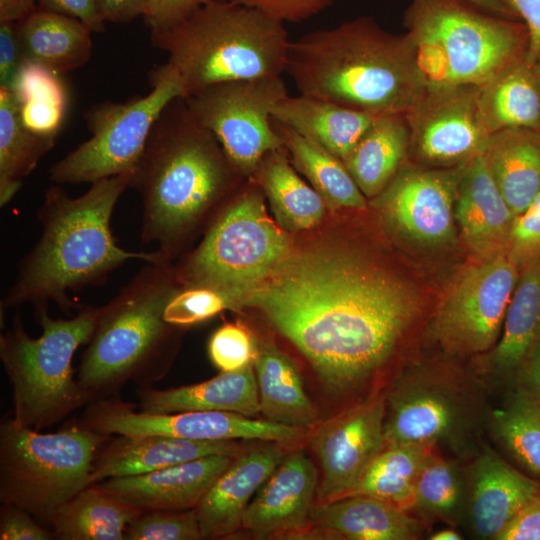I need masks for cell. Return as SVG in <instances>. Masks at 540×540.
<instances>
[{"label": "cell", "instance_id": "obj_1", "mask_svg": "<svg viewBox=\"0 0 540 540\" xmlns=\"http://www.w3.org/2000/svg\"><path fill=\"white\" fill-rule=\"evenodd\" d=\"M244 304L261 310L350 406L385 393L407 365L400 360L423 312L404 280L338 249L288 255Z\"/></svg>", "mask_w": 540, "mask_h": 540}, {"label": "cell", "instance_id": "obj_2", "mask_svg": "<svg viewBox=\"0 0 540 540\" xmlns=\"http://www.w3.org/2000/svg\"><path fill=\"white\" fill-rule=\"evenodd\" d=\"M131 174L97 180L79 197H71L55 183L46 190L37 212L41 235L20 260L2 306L30 304L38 310L52 301L70 314L81 306L69 297L70 291L102 284L113 270L132 259L162 263L155 250H125L112 234V213L129 187Z\"/></svg>", "mask_w": 540, "mask_h": 540}, {"label": "cell", "instance_id": "obj_3", "mask_svg": "<svg viewBox=\"0 0 540 540\" xmlns=\"http://www.w3.org/2000/svg\"><path fill=\"white\" fill-rule=\"evenodd\" d=\"M285 72L300 94L373 115H404L427 87L409 35L370 16L291 41Z\"/></svg>", "mask_w": 540, "mask_h": 540}, {"label": "cell", "instance_id": "obj_4", "mask_svg": "<svg viewBox=\"0 0 540 540\" xmlns=\"http://www.w3.org/2000/svg\"><path fill=\"white\" fill-rule=\"evenodd\" d=\"M233 172L239 173L184 99L171 101L155 121L129 183L142 199L141 239L158 245L162 263H170Z\"/></svg>", "mask_w": 540, "mask_h": 540}, {"label": "cell", "instance_id": "obj_5", "mask_svg": "<svg viewBox=\"0 0 540 540\" xmlns=\"http://www.w3.org/2000/svg\"><path fill=\"white\" fill-rule=\"evenodd\" d=\"M169 264L147 263L106 305L76 381L85 405L116 396L127 383L152 385L168 367L173 332L164 312L179 290Z\"/></svg>", "mask_w": 540, "mask_h": 540}, {"label": "cell", "instance_id": "obj_6", "mask_svg": "<svg viewBox=\"0 0 540 540\" xmlns=\"http://www.w3.org/2000/svg\"><path fill=\"white\" fill-rule=\"evenodd\" d=\"M151 42L167 53L186 97L220 82L281 76L291 41L284 23L260 10L208 0L177 25L152 32Z\"/></svg>", "mask_w": 540, "mask_h": 540}, {"label": "cell", "instance_id": "obj_7", "mask_svg": "<svg viewBox=\"0 0 540 540\" xmlns=\"http://www.w3.org/2000/svg\"><path fill=\"white\" fill-rule=\"evenodd\" d=\"M490 391L451 360H411L385 392L387 444L433 446L466 462L484 442Z\"/></svg>", "mask_w": 540, "mask_h": 540}, {"label": "cell", "instance_id": "obj_8", "mask_svg": "<svg viewBox=\"0 0 540 540\" xmlns=\"http://www.w3.org/2000/svg\"><path fill=\"white\" fill-rule=\"evenodd\" d=\"M403 24L427 86H481L526 59L525 24L469 0H411Z\"/></svg>", "mask_w": 540, "mask_h": 540}, {"label": "cell", "instance_id": "obj_9", "mask_svg": "<svg viewBox=\"0 0 540 540\" xmlns=\"http://www.w3.org/2000/svg\"><path fill=\"white\" fill-rule=\"evenodd\" d=\"M48 308L34 310L42 328L30 337L19 315L0 336V359L12 388V419L40 431L85 405L74 377L72 359L90 340L99 307L81 305L68 319H53Z\"/></svg>", "mask_w": 540, "mask_h": 540}, {"label": "cell", "instance_id": "obj_10", "mask_svg": "<svg viewBox=\"0 0 540 540\" xmlns=\"http://www.w3.org/2000/svg\"><path fill=\"white\" fill-rule=\"evenodd\" d=\"M111 435L73 425L53 433L0 424V500L46 523L54 511L90 486L95 455Z\"/></svg>", "mask_w": 540, "mask_h": 540}, {"label": "cell", "instance_id": "obj_11", "mask_svg": "<svg viewBox=\"0 0 540 540\" xmlns=\"http://www.w3.org/2000/svg\"><path fill=\"white\" fill-rule=\"evenodd\" d=\"M250 186L215 221L181 270L189 287L215 290L234 306L289 254V239L266 213Z\"/></svg>", "mask_w": 540, "mask_h": 540}, {"label": "cell", "instance_id": "obj_12", "mask_svg": "<svg viewBox=\"0 0 540 540\" xmlns=\"http://www.w3.org/2000/svg\"><path fill=\"white\" fill-rule=\"evenodd\" d=\"M149 81L152 90L145 96L123 103L105 101L84 113L91 136L51 166L53 183H93L133 172L161 112L185 96L179 74L168 63L153 69Z\"/></svg>", "mask_w": 540, "mask_h": 540}, {"label": "cell", "instance_id": "obj_13", "mask_svg": "<svg viewBox=\"0 0 540 540\" xmlns=\"http://www.w3.org/2000/svg\"><path fill=\"white\" fill-rule=\"evenodd\" d=\"M520 270L506 254L469 265L449 283L426 335L450 357L479 356L497 343Z\"/></svg>", "mask_w": 540, "mask_h": 540}, {"label": "cell", "instance_id": "obj_14", "mask_svg": "<svg viewBox=\"0 0 540 540\" xmlns=\"http://www.w3.org/2000/svg\"><path fill=\"white\" fill-rule=\"evenodd\" d=\"M287 95L281 76H271L216 83L183 99L237 171L250 175L266 154L284 147L272 110Z\"/></svg>", "mask_w": 540, "mask_h": 540}, {"label": "cell", "instance_id": "obj_15", "mask_svg": "<svg viewBox=\"0 0 540 540\" xmlns=\"http://www.w3.org/2000/svg\"><path fill=\"white\" fill-rule=\"evenodd\" d=\"M80 425L107 435H161L201 441L258 439L287 443L300 438L303 432H306L232 412H138L135 405L123 402L116 396L87 404Z\"/></svg>", "mask_w": 540, "mask_h": 540}, {"label": "cell", "instance_id": "obj_16", "mask_svg": "<svg viewBox=\"0 0 540 540\" xmlns=\"http://www.w3.org/2000/svg\"><path fill=\"white\" fill-rule=\"evenodd\" d=\"M476 85L427 86L404 114L410 150L423 162L448 168L483 154L491 133Z\"/></svg>", "mask_w": 540, "mask_h": 540}, {"label": "cell", "instance_id": "obj_17", "mask_svg": "<svg viewBox=\"0 0 540 540\" xmlns=\"http://www.w3.org/2000/svg\"><path fill=\"white\" fill-rule=\"evenodd\" d=\"M385 393L345 408L316 428L310 444L322 479L320 501L345 497L374 458L387 446L384 433Z\"/></svg>", "mask_w": 540, "mask_h": 540}, {"label": "cell", "instance_id": "obj_18", "mask_svg": "<svg viewBox=\"0 0 540 540\" xmlns=\"http://www.w3.org/2000/svg\"><path fill=\"white\" fill-rule=\"evenodd\" d=\"M463 165L444 169L402 165L376 196L377 205L409 239L428 246L451 243L455 237V201Z\"/></svg>", "mask_w": 540, "mask_h": 540}, {"label": "cell", "instance_id": "obj_19", "mask_svg": "<svg viewBox=\"0 0 540 540\" xmlns=\"http://www.w3.org/2000/svg\"><path fill=\"white\" fill-rule=\"evenodd\" d=\"M464 464L468 490L464 524L477 539L496 540L525 506L540 497V480L520 472L486 442Z\"/></svg>", "mask_w": 540, "mask_h": 540}, {"label": "cell", "instance_id": "obj_20", "mask_svg": "<svg viewBox=\"0 0 540 540\" xmlns=\"http://www.w3.org/2000/svg\"><path fill=\"white\" fill-rule=\"evenodd\" d=\"M540 342V258L520 269L501 335L474 371L490 393L517 385L527 358Z\"/></svg>", "mask_w": 540, "mask_h": 540}, {"label": "cell", "instance_id": "obj_21", "mask_svg": "<svg viewBox=\"0 0 540 540\" xmlns=\"http://www.w3.org/2000/svg\"><path fill=\"white\" fill-rule=\"evenodd\" d=\"M235 455L205 456L145 474L109 478L93 486L142 512L197 507Z\"/></svg>", "mask_w": 540, "mask_h": 540}, {"label": "cell", "instance_id": "obj_22", "mask_svg": "<svg viewBox=\"0 0 540 540\" xmlns=\"http://www.w3.org/2000/svg\"><path fill=\"white\" fill-rule=\"evenodd\" d=\"M317 471L303 450L284 457L247 506L242 527L265 537L300 530L312 513Z\"/></svg>", "mask_w": 540, "mask_h": 540}, {"label": "cell", "instance_id": "obj_23", "mask_svg": "<svg viewBox=\"0 0 540 540\" xmlns=\"http://www.w3.org/2000/svg\"><path fill=\"white\" fill-rule=\"evenodd\" d=\"M515 215L480 154L462 167L455 220L468 248L479 260L506 254Z\"/></svg>", "mask_w": 540, "mask_h": 540}, {"label": "cell", "instance_id": "obj_24", "mask_svg": "<svg viewBox=\"0 0 540 540\" xmlns=\"http://www.w3.org/2000/svg\"><path fill=\"white\" fill-rule=\"evenodd\" d=\"M285 455L276 445L252 449L232 460L195 508L203 538H219L242 527L252 497Z\"/></svg>", "mask_w": 540, "mask_h": 540}, {"label": "cell", "instance_id": "obj_25", "mask_svg": "<svg viewBox=\"0 0 540 540\" xmlns=\"http://www.w3.org/2000/svg\"><path fill=\"white\" fill-rule=\"evenodd\" d=\"M98 449L90 485L109 479L145 474L215 454L238 452L235 440L201 441L161 435H117Z\"/></svg>", "mask_w": 540, "mask_h": 540}, {"label": "cell", "instance_id": "obj_26", "mask_svg": "<svg viewBox=\"0 0 540 540\" xmlns=\"http://www.w3.org/2000/svg\"><path fill=\"white\" fill-rule=\"evenodd\" d=\"M141 411L175 413L223 411L253 417L260 413L258 386L253 364L220 373L203 382L160 390L152 385L136 391Z\"/></svg>", "mask_w": 540, "mask_h": 540}, {"label": "cell", "instance_id": "obj_27", "mask_svg": "<svg viewBox=\"0 0 540 540\" xmlns=\"http://www.w3.org/2000/svg\"><path fill=\"white\" fill-rule=\"evenodd\" d=\"M311 519L325 531L350 540H418L429 529L412 513L363 495L323 502Z\"/></svg>", "mask_w": 540, "mask_h": 540}, {"label": "cell", "instance_id": "obj_28", "mask_svg": "<svg viewBox=\"0 0 540 540\" xmlns=\"http://www.w3.org/2000/svg\"><path fill=\"white\" fill-rule=\"evenodd\" d=\"M378 115L300 94L281 99L272 119L318 143L344 161Z\"/></svg>", "mask_w": 540, "mask_h": 540}, {"label": "cell", "instance_id": "obj_29", "mask_svg": "<svg viewBox=\"0 0 540 540\" xmlns=\"http://www.w3.org/2000/svg\"><path fill=\"white\" fill-rule=\"evenodd\" d=\"M92 33L77 18L39 7L18 23L24 60L59 74L80 68L89 61Z\"/></svg>", "mask_w": 540, "mask_h": 540}, {"label": "cell", "instance_id": "obj_30", "mask_svg": "<svg viewBox=\"0 0 540 540\" xmlns=\"http://www.w3.org/2000/svg\"><path fill=\"white\" fill-rule=\"evenodd\" d=\"M483 155L510 209L515 216L521 214L540 191V130L492 133Z\"/></svg>", "mask_w": 540, "mask_h": 540}, {"label": "cell", "instance_id": "obj_31", "mask_svg": "<svg viewBox=\"0 0 540 540\" xmlns=\"http://www.w3.org/2000/svg\"><path fill=\"white\" fill-rule=\"evenodd\" d=\"M260 413L265 420L307 431L318 422L295 364L270 343L257 347L253 361Z\"/></svg>", "mask_w": 540, "mask_h": 540}, {"label": "cell", "instance_id": "obj_32", "mask_svg": "<svg viewBox=\"0 0 540 540\" xmlns=\"http://www.w3.org/2000/svg\"><path fill=\"white\" fill-rule=\"evenodd\" d=\"M409 150L404 115H378L343 163L364 196L376 197L402 167Z\"/></svg>", "mask_w": 540, "mask_h": 540}, {"label": "cell", "instance_id": "obj_33", "mask_svg": "<svg viewBox=\"0 0 540 540\" xmlns=\"http://www.w3.org/2000/svg\"><path fill=\"white\" fill-rule=\"evenodd\" d=\"M141 513L90 485L60 505L47 523L60 540H125L127 526Z\"/></svg>", "mask_w": 540, "mask_h": 540}, {"label": "cell", "instance_id": "obj_34", "mask_svg": "<svg viewBox=\"0 0 540 540\" xmlns=\"http://www.w3.org/2000/svg\"><path fill=\"white\" fill-rule=\"evenodd\" d=\"M479 104L489 132L540 130V83L526 59L479 88Z\"/></svg>", "mask_w": 540, "mask_h": 540}, {"label": "cell", "instance_id": "obj_35", "mask_svg": "<svg viewBox=\"0 0 540 540\" xmlns=\"http://www.w3.org/2000/svg\"><path fill=\"white\" fill-rule=\"evenodd\" d=\"M487 432L523 470L540 480V401L521 385L490 407Z\"/></svg>", "mask_w": 540, "mask_h": 540}, {"label": "cell", "instance_id": "obj_36", "mask_svg": "<svg viewBox=\"0 0 540 540\" xmlns=\"http://www.w3.org/2000/svg\"><path fill=\"white\" fill-rule=\"evenodd\" d=\"M463 464L436 448L423 465L411 513L428 528L436 522L451 527L465 522L468 490Z\"/></svg>", "mask_w": 540, "mask_h": 540}, {"label": "cell", "instance_id": "obj_37", "mask_svg": "<svg viewBox=\"0 0 540 540\" xmlns=\"http://www.w3.org/2000/svg\"><path fill=\"white\" fill-rule=\"evenodd\" d=\"M56 137L37 134L22 122L11 89L0 87V205L9 203L24 179L55 144Z\"/></svg>", "mask_w": 540, "mask_h": 540}, {"label": "cell", "instance_id": "obj_38", "mask_svg": "<svg viewBox=\"0 0 540 540\" xmlns=\"http://www.w3.org/2000/svg\"><path fill=\"white\" fill-rule=\"evenodd\" d=\"M435 449L418 444H387L347 496L374 497L411 513L416 480Z\"/></svg>", "mask_w": 540, "mask_h": 540}, {"label": "cell", "instance_id": "obj_39", "mask_svg": "<svg viewBox=\"0 0 540 540\" xmlns=\"http://www.w3.org/2000/svg\"><path fill=\"white\" fill-rule=\"evenodd\" d=\"M283 148L266 154L254 173L279 221L289 229H307L322 219L324 199L299 177Z\"/></svg>", "mask_w": 540, "mask_h": 540}, {"label": "cell", "instance_id": "obj_40", "mask_svg": "<svg viewBox=\"0 0 540 540\" xmlns=\"http://www.w3.org/2000/svg\"><path fill=\"white\" fill-rule=\"evenodd\" d=\"M273 124L283 138L292 163L308 178L324 201L336 207H366L364 194L340 158L294 129L274 120Z\"/></svg>", "mask_w": 540, "mask_h": 540}, {"label": "cell", "instance_id": "obj_41", "mask_svg": "<svg viewBox=\"0 0 540 540\" xmlns=\"http://www.w3.org/2000/svg\"><path fill=\"white\" fill-rule=\"evenodd\" d=\"M11 90L23 124L37 134L56 137L68 107L67 89L59 73L25 61Z\"/></svg>", "mask_w": 540, "mask_h": 540}, {"label": "cell", "instance_id": "obj_42", "mask_svg": "<svg viewBox=\"0 0 540 540\" xmlns=\"http://www.w3.org/2000/svg\"><path fill=\"white\" fill-rule=\"evenodd\" d=\"M125 540L203 539L194 509L151 510L142 512L126 528Z\"/></svg>", "mask_w": 540, "mask_h": 540}, {"label": "cell", "instance_id": "obj_43", "mask_svg": "<svg viewBox=\"0 0 540 540\" xmlns=\"http://www.w3.org/2000/svg\"><path fill=\"white\" fill-rule=\"evenodd\" d=\"M232 300L224 294L203 287L179 289L169 300L165 320L179 327L190 326L233 307Z\"/></svg>", "mask_w": 540, "mask_h": 540}, {"label": "cell", "instance_id": "obj_44", "mask_svg": "<svg viewBox=\"0 0 540 540\" xmlns=\"http://www.w3.org/2000/svg\"><path fill=\"white\" fill-rule=\"evenodd\" d=\"M257 347L250 332L239 323H225L211 336L208 353L220 371H236L251 364Z\"/></svg>", "mask_w": 540, "mask_h": 540}, {"label": "cell", "instance_id": "obj_45", "mask_svg": "<svg viewBox=\"0 0 540 540\" xmlns=\"http://www.w3.org/2000/svg\"><path fill=\"white\" fill-rule=\"evenodd\" d=\"M506 255L519 270L540 258V191L529 206L515 216Z\"/></svg>", "mask_w": 540, "mask_h": 540}, {"label": "cell", "instance_id": "obj_46", "mask_svg": "<svg viewBox=\"0 0 540 540\" xmlns=\"http://www.w3.org/2000/svg\"><path fill=\"white\" fill-rule=\"evenodd\" d=\"M255 8L283 23L305 21L330 7L335 0H227Z\"/></svg>", "mask_w": 540, "mask_h": 540}, {"label": "cell", "instance_id": "obj_47", "mask_svg": "<svg viewBox=\"0 0 540 540\" xmlns=\"http://www.w3.org/2000/svg\"><path fill=\"white\" fill-rule=\"evenodd\" d=\"M27 511L2 504L0 513L1 540H49L53 533L39 525Z\"/></svg>", "mask_w": 540, "mask_h": 540}, {"label": "cell", "instance_id": "obj_48", "mask_svg": "<svg viewBox=\"0 0 540 540\" xmlns=\"http://www.w3.org/2000/svg\"><path fill=\"white\" fill-rule=\"evenodd\" d=\"M208 0H151L144 22L152 32L167 30L190 16Z\"/></svg>", "mask_w": 540, "mask_h": 540}, {"label": "cell", "instance_id": "obj_49", "mask_svg": "<svg viewBox=\"0 0 540 540\" xmlns=\"http://www.w3.org/2000/svg\"><path fill=\"white\" fill-rule=\"evenodd\" d=\"M24 62L18 23L0 22V87L12 88Z\"/></svg>", "mask_w": 540, "mask_h": 540}, {"label": "cell", "instance_id": "obj_50", "mask_svg": "<svg viewBox=\"0 0 540 540\" xmlns=\"http://www.w3.org/2000/svg\"><path fill=\"white\" fill-rule=\"evenodd\" d=\"M523 22L529 35L527 62L532 65L540 56V0H501Z\"/></svg>", "mask_w": 540, "mask_h": 540}, {"label": "cell", "instance_id": "obj_51", "mask_svg": "<svg viewBox=\"0 0 540 540\" xmlns=\"http://www.w3.org/2000/svg\"><path fill=\"white\" fill-rule=\"evenodd\" d=\"M38 7L77 18L93 32L105 30V21L99 14L96 0H37Z\"/></svg>", "mask_w": 540, "mask_h": 540}, {"label": "cell", "instance_id": "obj_52", "mask_svg": "<svg viewBox=\"0 0 540 540\" xmlns=\"http://www.w3.org/2000/svg\"><path fill=\"white\" fill-rule=\"evenodd\" d=\"M496 540H540V497L525 506Z\"/></svg>", "mask_w": 540, "mask_h": 540}, {"label": "cell", "instance_id": "obj_53", "mask_svg": "<svg viewBox=\"0 0 540 540\" xmlns=\"http://www.w3.org/2000/svg\"><path fill=\"white\" fill-rule=\"evenodd\" d=\"M151 0H96L100 16L105 22L129 23L147 14Z\"/></svg>", "mask_w": 540, "mask_h": 540}, {"label": "cell", "instance_id": "obj_54", "mask_svg": "<svg viewBox=\"0 0 540 540\" xmlns=\"http://www.w3.org/2000/svg\"><path fill=\"white\" fill-rule=\"evenodd\" d=\"M517 385L524 387L540 401V342L524 363Z\"/></svg>", "mask_w": 540, "mask_h": 540}, {"label": "cell", "instance_id": "obj_55", "mask_svg": "<svg viewBox=\"0 0 540 540\" xmlns=\"http://www.w3.org/2000/svg\"><path fill=\"white\" fill-rule=\"evenodd\" d=\"M37 8V0H0V22L19 23Z\"/></svg>", "mask_w": 540, "mask_h": 540}, {"label": "cell", "instance_id": "obj_56", "mask_svg": "<svg viewBox=\"0 0 540 540\" xmlns=\"http://www.w3.org/2000/svg\"><path fill=\"white\" fill-rule=\"evenodd\" d=\"M481 8L487 10L488 12H491L493 14L511 18V19H517L514 14L502 3L501 0H469Z\"/></svg>", "mask_w": 540, "mask_h": 540}, {"label": "cell", "instance_id": "obj_57", "mask_svg": "<svg viewBox=\"0 0 540 540\" xmlns=\"http://www.w3.org/2000/svg\"><path fill=\"white\" fill-rule=\"evenodd\" d=\"M428 539L430 540H461L463 539V537L456 530L455 527L449 526L448 528H444L434 533H431Z\"/></svg>", "mask_w": 540, "mask_h": 540}, {"label": "cell", "instance_id": "obj_58", "mask_svg": "<svg viewBox=\"0 0 540 540\" xmlns=\"http://www.w3.org/2000/svg\"><path fill=\"white\" fill-rule=\"evenodd\" d=\"M535 74L538 78V81L540 83V56L536 59V61L532 64Z\"/></svg>", "mask_w": 540, "mask_h": 540}]
</instances>
